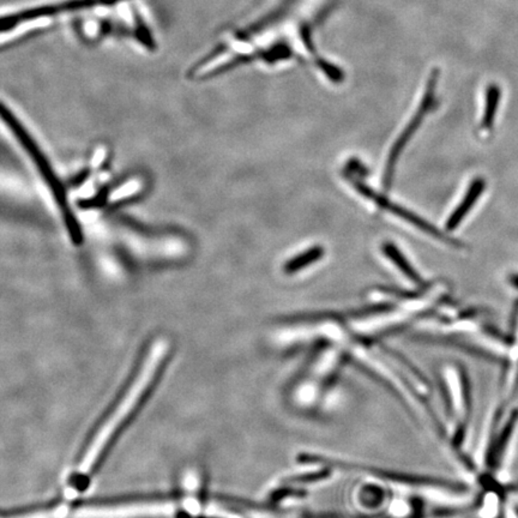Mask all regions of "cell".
<instances>
[{
    "instance_id": "2",
    "label": "cell",
    "mask_w": 518,
    "mask_h": 518,
    "mask_svg": "<svg viewBox=\"0 0 518 518\" xmlns=\"http://www.w3.org/2000/svg\"><path fill=\"white\" fill-rule=\"evenodd\" d=\"M167 352H168V344L165 340L156 341L150 347L149 352L146 354V359L143 360L142 366L138 371L134 381L127 388L125 396L122 397V401L119 402L115 410L110 414L105 424L97 431L96 436L91 441L89 448L87 449L84 457L78 467L80 476L85 478L89 475L94 465L97 462V458L100 457L102 450L105 449V446L108 444L110 438L113 437L115 431L122 425V421L129 417L130 413L138 405V402L141 401L146 388H149L150 383L153 381L160 369V365L166 358Z\"/></svg>"
},
{
    "instance_id": "7",
    "label": "cell",
    "mask_w": 518,
    "mask_h": 518,
    "mask_svg": "<svg viewBox=\"0 0 518 518\" xmlns=\"http://www.w3.org/2000/svg\"><path fill=\"white\" fill-rule=\"evenodd\" d=\"M485 187L486 182L484 179H474L469 187H468V190H467L466 196L463 197L457 208L453 210V214L450 215L448 222H446V229L448 231H453L463 221V219L466 217V215L469 213L470 209L474 207V204L478 201L479 197L481 196L482 192L485 190Z\"/></svg>"
},
{
    "instance_id": "10",
    "label": "cell",
    "mask_w": 518,
    "mask_h": 518,
    "mask_svg": "<svg viewBox=\"0 0 518 518\" xmlns=\"http://www.w3.org/2000/svg\"><path fill=\"white\" fill-rule=\"evenodd\" d=\"M324 255L323 248L322 247H313L308 251H305L301 255H296L294 258L289 260L288 263L284 265V272L287 274H293V272H299L303 267L306 265L316 262L318 259Z\"/></svg>"
},
{
    "instance_id": "12",
    "label": "cell",
    "mask_w": 518,
    "mask_h": 518,
    "mask_svg": "<svg viewBox=\"0 0 518 518\" xmlns=\"http://www.w3.org/2000/svg\"><path fill=\"white\" fill-rule=\"evenodd\" d=\"M514 282L516 286H518V276H516V277H514Z\"/></svg>"
},
{
    "instance_id": "6",
    "label": "cell",
    "mask_w": 518,
    "mask_h": 518,
    "mask_svg": "<svg viewBox=\"0 0 518 518\" xmlns=\"http://www.w3.org/2000/svg\"><path fill=\"white\" fill-rule=\"evenodd\" d=\"M354 187H356V190L359 191L361 194H364L365 197L373 201V203H376L378 207L384 209V210L391 213V214L396 215L398 217L405 220L407 222L412 223L414 226L417 227L422 232H425L427 234L436 236L438 239L441 241H446V243L450 244V245H455V246H461V244L456 241V240L450 238L449 235L443 233L441 229H438L437 227L431 225L424 219H421L420 216L414 214L412 211L407 210L405 208L400 207L397 204L390 202L388 198H385L384 196L378 194L376 191H373L371 187L365 185L364 182H360L359 180L355 179H350Z\"/></svg>"
},
{
    "instance_id": "3",
    "label": "cell",
    "mask_w": 518,
    "mask_h": 518,
    "mask_svg": "<svg viewBox=\"0 0 518 518\" xmlns=\"http://www.w3.org/2000/svg\"><path fill=\"white\" fill-rule=\"evenodd\" d=\"M202 510V503L197 498H187L180 502H137L117 504V505L83 506L75 510L71 518H143L168 517L173 514H184L198 516Z\"/></svg>"
},
{
    "instance_id": "1",
    "label": "cell",
    "mask_w": 518,
    "mask_h": 518,
    "mask_svg": "<svg viewBox=\"0 0 518 518\" xmlns=\"http://www.w3.org/2000/svg\"><path fill=\"white\" fill-rule=\"evenodd\" d=\"M315 22L298 3L277 8L246 28L229 32L214 49L191 68V78H207L240 65L262 61L311 63L332 82L343 80V72L318 54L313 41Z\"/></svg>"
},
{
    "instance_id": "5",
    "label": "cell",
    "mask_w": 518,
    "mask_h": 518,
    "mask_svg": "<svg viewBox=\"0 0 518 518\" xmlns=\"http://www.w3.org/2000/svg\"><path fill=\"white\" fill-rule=\"evenodd\" d=\"M438 78H439V70L434 69L431 75H429V82L426 85L425 94L421 100L420 105L417 107V112L414 114L412 120L408 122V125L405 127V131L402 132L401 136L397 138L396 142L393 144V149L390 150L388 154V163L385 167L384 184L385 189L388 190L393 184V175L396 170L397 162L400 160L402 151L405 150V146L408 144L409 141L412 139L415 132H417L421 124L424 122L426 115L429 110H432V107L436 102V90H437Z\"/></svg>"
},
{
    "instance_id": "8",
    "label": "cell",
    "mask_w": 518,
    "mask_h": 518,
    "mask_svg": "<svg viewBox=\"0 0 518 518\" xmlns=\"http://www.w3.org/2000/svg\"><path fill=\"white\" fill-rule=\"evenodd\" d=\"M383 252L385 255L388 257L395 265H396L410 281H413L414 284H422V279L420 275L417 274V270L414 269L413 265L409 263L405 255L402 253L397 246H395L393 244L386 243L383 245Z\"/></svg>"
},
{
    "instance_id": "9",
    "label": "cell",
    "mask_w": 518,
    "mask_h": 518,
    "mask_svg": "<svg viewBox=\"0 0 518 518\" xmlns=\"http://www.w3.org/2000/svg\"><path fill=\"white\" fill-rule=\"evenodd\" d=\"M500 88L497 84H491L486 90L485 112L482 118L481 125L484 129L490 130L493 125L495 113L498 110L499 101H500Z\"/></svg>"
},
{
    "instance_id": "4",
    "label": "cell",
    "mask_w": 518,
    "mask_h": 518,
    "mask_svg": "<svg viewBox=\"0 0 518 518\" xmlns=\"http://www.w3.org/2000/svg\"><path fill=\"white\" fill-rule=\"evenodd\" d=\"M0 117L3 118V120L8 124V127L13 130V134H16V137L20 139L22 146H25V149L30 155V158L34 160V162L37 163V166L40 168L41 175L46 179L47 184H49L53 194L56 196V199L59 202V206H61L65 220H66V225L69 226L71 238H72L75 243L81 244V228H80L77 222L73 219L72 214L70 213L68 203H66V198H65L64 190H63L59 180L56 178L54 172H53L52 168L49 166V163L46 160L45 156L41 153L40 149L37 148V144L32 142V137L25 132V129L20 125V122H17V119L13 115V112L8 110L5 107L4 103H1V102H0Z\"/></svg>"
},
{
    "instance_id": "11",
    "label": "cell",
    "mask_w": 518,
    "mask_h": 518,
    "mask_svg": "<svg viewBox=\"0 0 518 518\" xmlns=\"http://www.w3.org/2000/svg\"><path fill=\"white\" fill-rule=\"evenodd\" d=\"M69 514V506L61 505L53 507L51 510L39 511V512H32V514H22V516L10 518H68Z\"/></svg>"
}]
</instances>
